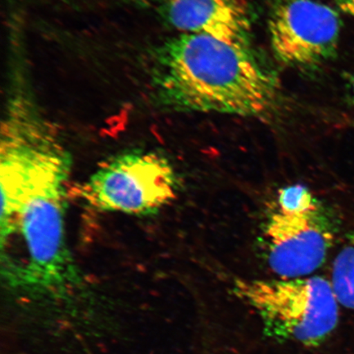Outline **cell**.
I'll return each instance as SVG.
<instances>
[{
	"label": "cell",
	"mask_w": 354,
	"mask_h": 354,
	"mask_svg": "<svg viewBox=\"0 0 354 354\" xmlns=\"http://www.w3.org/2000/svg\"><path fill=\"white\" fill-rule=\"evenodd\" d=\"M151 85L163 107L178 112L264 118L275 111V77L250 50L196 34L167 39L151 54Z\"/></svg>",
	"instance_id": "1"
},
{
	"label": "cell",
	"mask_w": 354,
	"mask_h": 354,
	"mask_svg": "<svg viewBox=\"0 0 354 354\" xmlns=\"http://www.w3.org/2000/svg\"><path fill=\"white\" fill-rule=\"evenodd\" d=\"M66 188L35 194L0 218L1 272L12 286L48 290L78 280L66 242Z\"/></svg>",
	"instance_id": "2"
},
{
	"label": "cell",
	"mask_w": 354,
	"mask_h": 354,
	"mask_svg": "<svg viewBox=\"0 0 354 354\" xmlns=\"http://www.w3.org/2000/svg\"><path fill=\"white\" fill-rule=\"evenodd\" d=\"M233 294L258 314L264 333L278 342L322 344L339 322V301L321 277L236 279Z\"/></svg>",
	"instance_id": "3"
},
{
	"label": "cell",
	"mask_w": 354,
	"mask_h": 354,
	"mask_svg": "<svg viewBox=\"0 0 354 354\" xmlns=\"http://www.w3.org/2000/svg\"><path fill=\"white\" fill-rule=\"evenodd\" d=\"M77 192L86 205L97 211L147 216L174 201L177 176L165 155L131 150L102 163Z\"/></svg>",
	"instance_id": "4"
},
{
	"label": "cell",
	"mask_w": 354,
	"mask_h": 354,
	"mask_svg": "<svg viewBox=\"0 0 354 354\" xmlns=\"http://www.w3.org/2000/svg\"><path fill=\"white\" fill-rule=\"evenodd\" d=\"M0 145L1 212L35 194L66 187L72 157L55 133L21 127L3 135Z\"/></svg>",
	"instance_id": "5"
},
{
	"label": "cell",
	"mask_w": 354,
	"mask_h": 354,
	"mask_svg": "<svg viewBox=\"0 0 354 354\" xmlns=\"http://www.w3.org/2000/svg\"><path fill=\"white\" fill-rule=\"evenodd\" d=\"M268 28L273 53L281 64L312 71L334 59L342 22L337 12L317 0H277Z\"/></svg>",
	"instance_id": "6"
},
{
	"label": "cell",
	"mask_w": 354,
	"mask_h": 354,
	"mask_svg": "<svg viewBox=\"0 0 354 354\" xmlns=\"http://www.w3.org/2000/svg\"><path fill=\"white\" fill-rule=\"evenodd\" d=\"M266 261L279 278L313 276L334 240L333 225L319 201L304 209L270 212L263 225Z\"/></svg>",
	"instance_id": "7"
},
{
	"label": "cell",
	"mask_w": 354,
	"mask_h": 354,
	"mask_svg": "<svg viewBox=\"0 0 354 354\" xmlns=\"http://www.w3.org/2000/svg\"><path fill=\"white\" fill-rule=\"evenodd\" d=\"M181 34L207 35L250 50L253 17L246 0H130Z\"/></svg>",
	"instance_id": "8"
},
{
	"label": "cell",
	"mask_w": 354,
	"mask_h": 354,
	"mask_svg": "<svg viewBox=\"0 0 354 354\" xmlns=\"http://www.w3.org/2000/svg\"><path fill=\"white\" fill-rule=\"evenodd\" d=\"M330 282L339 303L354 310V231L334 261Z\"/></svg>",
	"instance_id": "9"
},
{
	"label": "cell",
	"mask_w": 354,
	"mask_h": 354,
	"mask_svg": "<svg viewBox=\"0 0 354 354\" xmlns=\"http://www.w3.org/2000/svg\"><path fill=\"white\" fill-rule=\"evenodd\" d=\"M342 10L354 17V0H336Z\"/></svg>",
	"instance_id": "10"
},
{
	"label": "cell",
	"mask_w": 354,
	"mask_h": 354,
	"mask_svg": "<svg viewBox=\"0 0 354 354\" xmlns=\"http://www.w3.org/2000/svg\"><path fill=\"white\" fill-rule=\"evenodd\" d=\"M349 92H351V100L354 104V76L349 81Z\"/></svg>",
	"instance_id": "11"
}]
</instances>
